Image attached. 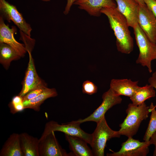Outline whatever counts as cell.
Returning a JSON list of instances; mask_svg holds the SVG:
<instances>
[{
	"label": "cell",
	"mask_w": 156,
	"mask_h": 156,
	"mask_svg": "<svg viewBox=\"0 0 156 156\" xmlns=\"http://www.w3.org/2000/svg\"><path fill=\"white\" fill-rule=\"evenodd\" d=\"M54 131H52L42 139L39 140L40 156H74L72 153H67L59 143Z\"/></svg>",
	"instance_id": "30bf717a"
},
{
	"label": "cell",
	"mask_w": 156,
	"mask_h": 156,
	"mask_svg": "<svg viewBox=\"0 0 156 156\" xmlns=\"http://www.w3.org/2000/svg\"><path fill=\"white\" fill-rule=\"evenodd\" d=\"M20 38L19 40L24 43L25 47L27 53H31L33 50L35 46L36 40L31 36H28L20 30Z\"/></svg>",
	"instance_id": "cb8c5ba5"
},
{
	"label": "cell",
	"mask_w": 156,
	"mask_h": 156,
	"mask_svg": "<svg viewBox=\"0 0 156 156\" xmlns=\"http://www.w3.org/2000/svg\"><path fill=\"white\" fill-rule=\"evenodd\" d=\"M66 140L68 142L70 148L74 155L76 156H94L88 143L82 139L77 136L65 134Z\"/></svg>",
	"instance_id": "ac0fdd59"
},
{
	"label": "cell",
	"mask_w": 156,
	"mask_h": 156,
	"mask_svg": "<svg viewBox=\"0 0 156 156\" xmlns=\"http://www.w3.org/2000/svg\"><path fill=\"white\" fill-rule=\"evenodd\" d=\"M149 141L141 142L132 137L121 144V147L117 152L107 153L108 156H146L149 152Z\"/></svg>",
	"instance_id": "ba28073f"
},
{
	"label": "cell",
	"mask_w": 156,
	"mask_h": 156,
	"mask_svg": "<svg viewBox=\"0 0 156 156\" xmlns=\"http://www.w3.org/2000/svg\"><path fill=\"white\" fill-rule=\"evenodd\" d=\"M80 123L76 120L60 124L53 120L47 122L45 125L44 131L39 139L40 140L52 131H60L65 134L79 137L91 145L92 140V134H89L83 131L80 127Z\"/></svg>",
	"instance_id": "5b68a950"
},
{
	"label": "cell",
	"mask_w": 156,
	"mask_h": 156,
	"mask_svg": "<svg viewBox=\"0 0 156 156\" xmlns=\"http://www.w3.org/2000/svg\"><path fill=\"white\" fill-rule=\"evenodd\" d=\"M22 97L19 95L14 96L8 105L10 112L12 114L22 111L24 107Z\"/></svg>",
	"instance_id": "603a6c76"
},
{
	"label": "cell",
	"mask_w": 156,
	"mask_h": 156,
	"mask_svg": "<svg viewBox=\"0 0 156 156\" xmlns=\"http://www.w3.org/2000/svg\"><path fill=\"white\" fill-rule=\"evenodd\" d=\"M138 81H133L130 79H113L110 82V88L117 95L130 97L139 86Z\"/></svg>",
	"instance_id": "9a60e30c"
},
{
	"label": "cell",
	"mask_w": 156,
	"mask_h": 156,
	"mask_svg": "<svg viewBox=\"0 0 156 156\" xmlns=\"http://www.w3.org/2000/svg\"><path fill=\"white\" fill-rule=\"evenodd\" d=\"M0 156H24L22 151L20 134L13 133L5 141L0 151Z\"/></svg>",
	"instance_id": "2e32d148"
},
{
	"label": "cell",
	"mask_w": 156,
	"mask_h": 156,
	"mask_svg": "<svg viewBox=\"0 0 156 156\" xmlns=\"http://www.w3.org/2000/svg\"><path fill=\"white\" fill-rule=\"evenodd\" d=\"M149 108L151 112L149 123L144 135L143 140L145 141H149L150 137L156 130V110L155 107L151 103Z\"/></svg>",
	"instance_id": "7402d4cb"
},
{
	"label": "cell",
	"mask_w": 156,
	"mask_h": 156,
	"mask_svg": "<svg viewBox=\"0 0 156 156\" xmlns=\"http://www.w3.org/2000/svg\"><path fill=\"white\" fill-rule=\"evenodd\" d=\"M101 12L108 18L110 27L116 38L118 51L123 53H130L133 49V41L125 17L118 10L117 7L103 8Z\"/></svg>",
	"instance_id": "6da1fadb"
},
{
	"label": "cell",
	"mask_w": 156,
	"mask_h": 156,
	"mask_svg": "<svg viewBox=\"0 0 156 156\" xmlns=\"http://www.w3.org/2000/svg\"><path fill=\"white\" fill-rule=\"evenodd\" d=\"M28 53L29 55V61L22 82V88L18 94L21 97L32 90L46 83L37 73L31 53Z\"/></svg>",
	"instance_id": "8fae6325"
},
{
	"label": "cell",
	"mask_w": 156,
	"mask_h": 156,
	"mask_svg": "<svg viewBox=\"0 0 156 156\" xmlns=\"http://www.w3.org/2000/svg\"><path fill=\"white\" fill-rule=\"evenodd\" d=\"M148 8L156 17V0H144Z\"/></svg>",
	"instance_id": "4316f807"
},
{
	"label": "cell",
	"mask_w": 156,
	"mask_h": 156,
	"mask_svg": "<svg viewBox=\"0 0 156 156\" xmlns=\"http://www.w3.org/2000/svg\"><path fill=\"white\" fill-rule=\"evenodd\" d=\"M148 81L149 84L156 90V71L149 78Z\"/></svg>",
	"instance_id": "f1b7e54d"
},
{
	"label": "cell",
	"mask_w": 156,
	"mask_h": 156,
	"mask_svg": "<svg viewBox=\"0 0 156 156\" xmlns=\"http://www.w3.org/2000/svg\"><path fill=\"white\" fill-rule=\"evenodd\" d=\"M103 101L101 105L88 117L76 120L81 124L88 121L97 123L104 117L106 112L113 106L120 104L122 100L120 96L116 94L110 88L103 93L102 96Z\"/></svg>",
	"instance_id": "52a82bcc"
},
{
	"label": "cell",
	"mask_w": 156,
	"mask_h": 156,
	"mask_svg": "<svg viewBox=\"0 0 156 156\" xmlns=\"http://www.w3.org/2000/svg\"><path fill=\"white\" fill-rule=\"evenodd\" d=\"M154 88L150 84L143 87L138 86L133 95L130 97L132 103L136 105H140L150 98L155 96Z\"/></svg>",
	"instance_id": "44dd1931"
},
{
	"label": "cell",
	"mask_w": 156,
	"mask_h": 156,
	"mask_svg": "<svg viewBox=\"0 0 156 156\" xmlns=\"http://www.w3.org/2000/svg\"><path fill=\"white\" fill-rule=\"evenodd\" d=\"M41 1H44V2H49L50 1V0H40Z\"/></svg>",
	"instance_id": "1f68e13d"
},
{
	"label": "cell",
	"mask_w": 156,
	"mask_h": 156,
	"mask_svg": "<svg viewBox=\"0 0 156 156\" xmlns=\"http://www.w3.org/2000/svg\"><path fill=\"white\" fill-rule=\"evenodd\" d=\"M21 145L24 156H40L39 139L26 132L20 134Z\"/></svg>",
	"instance_id": "e0dca14e"
},
{
	"label": "cell",
	"mask_w": 156,
	"mask_h": 156,
	"mask_svg": "<svg viewBox=\"0 0 156 156\" xmlns=\"http://www.w3.org/2000/svg\"><path fill=\"white\" fill-rule=\"evenodd\" d=\"M47 88V84L46 83L32 90L22 97L23 101L29 100L35 97Z\"/></svg>",
	"instance_id": "d4e9b609"
},
{
	"label": "cell",
	"mask_w": 156,
	"mask_h": 156,
	"mask_svg": "<svg viewBox=\"0 0 156 156\" xmlns=\"http://www.w3.org/2000/svg\"><path fill=\"white\" fill-rule=\"evenodd\" d=\"M0 16L8 22L12 21L20 30L31 36L32 30L30 25L27 23L22 14L15 5L5 0H0Z\"/></svg>",
	"instance_id": "8992f818"
},
{
	"label": "cell",
	"mask_w": 156,
	"mask_h": 156,
	"mask_svg": "<svg viewBox=\"0 0 156 156\" xmlns=\"http://www.w3.org/2000/svg\"><path fill=\"white\" fill-rule=\"evenodd\" d=\"M136 1L139 5H145L146 4L145 3L144 0H134Z\"/></svg>",
	"instance_id": "4dcf8cb0"
},
{
	"label": "cell",
	"mask_w": 156,
	"mask_h": 156,
	"mask_svg": "<svg viewBox=\"0 0 156 156\" xmlns=\"http://www.w3.org/2000/svg\"><path fill=\"white\" fill-rule=\"evenodd\" d=\"M79 0H67L64 14L65 15L67 14L69 12L72 5L74 3Z\"/></svg>",
	"instance_id": "83f0119b"
},
{
	"label": "cell",
	"mask_w": 156,
	"mask_h": 156,
	"mask_svg": "<svg viewBox=\"0 0 156 156\" xmlns=\"http://www.w3.org/2000/svg\"><path fill=\"white\" fill-rule=\"evenodd\" d=\"M21 57L10 46L4 43H0V63L6 70L8 69L12 61L18 60Z\"/></svg>",
	"instance_id": "ffe728a7"
},
{
	"label": "cell",
	"mask_w": 156,
	"mask_h": 156,
	"mask_svg": "<svg viewBox=\"0 0 156 156\" xmlns=\"http://www.w3.org/2000/svg\"><path fill=\"white\" fill-rule=\"evenodd\" d=\"M17 31L16 27L10 28L6 25L4 20L0 16V43H4L13 48L21 57H24L27 52L24 44L21 43L15 39L14 34Z\"/></svg>",
	"instance_id": "7c38bea8"
},
{
	"label": "cell",
	"mask_w": 156,
	"mask_h": 156,
	"mask_svg": "<svg viewBox=\"0 0 156 156\" xmlns=\"http://www.w3.org/2000/svg\"><path fill=\"white\" fill-rule=\"evenodd\" d=\"M80 9L85 11L91 16H99L103 8H115L116 4L113 0H79L75 2Z\"/></svg>",
	"instance_id": "4fadbf2b"
},
{
	"label": "cell",
	"mask_w": 156,
	"mask_h": 156,
	"mask_svg": "<svg viewBox=\"0 0 156 156\" xmlns=\"http://www.w3.org/2000/svg\"><path fill=\"white\" fill-rule=\"evenodd\" d=\"M118 10L126 18L129 27L133 28L138 24L139 5L134 0H114Z\"/></svg>",
	"instance_id": "5bb4252c"
},
{
	"label": "cell",
	"mask_w": 156,
	"mask_h": 156,
	"mask_svg": "<svg viewBox=\"0 0 156 156\" xmlns=\"http://www.w3.org/2000/svg\"><path fill=\"white\" fill-rule=\"evenodd\" d=\"M57 92L55 88H47L42 92L35 97L23 101L24 109H30L36 112L40 110V106L47 99L56 96Z\"/></svg>",
	"instance_id": "d6986e66"
},
{
	"label": "cell",
	"mask_w": 156,
	"mask_h": 156,
	"mask_svg": "<svg viewBox=\"0 0 156 156\" xmlns=\"http://www.w3.org/2000/svg\"><path fill=\"white\" fill-rule=\"evenodd\" d=\"M97 90V86L90 81L86 80L83 83L82 91L84 94L92 95L96 93Z\"/></svg>",
	"instance_id": "484cf974"
},
{
	"label": "cell",
	"mask_w": 156,
	"mask_h": 156,
	"mask_svg": "<svg viewBox=\"0 0 156 156\" xmlns=\"http://www.w3.org/2000/svg\"><path fill=\"white\" fill-rule=\"evenodd\" d=\"M133 28L139 50V54L136 62L146 67L148 72L151 73L152 71L151 62L156 60V44L149 39L138 24Z\"/></svg>",
	"instance_id": "3957f363"
},
{
	"label": "cell",
	"mask_w": 156,
	"mask_h": 156,
	"mask_svg": "<svg viewBox=\"0 0 156 156\" xmlns=\"http://www.w3.org/2000/svg\"><path fill=\"white\" fill-rule=\"evenodd\" d=\"M149 141L151 144H153L155 146L153 155L156 156V130L151 136Z\"/></svg>",
	"instance_id": "f546056e"
},
{
	"label": "cell",
	"mask_w": 156,
	"mask_h": 156,
	"mask_svg": "<svg viewBox=\"0 0 156 156\" xmlns=\"http://www.w3.org/2000/svg\"><path fill=\"white\" fill-rule=\"evenodd\" d=\"M92 140L91 146L94 156H104V150L107 141L121 135L118 131L112 130L108 125L105 116L97 123L96 127L92 133Z\"/></svg>",
	"instance_id": "277c9868"
},
{
	"label": "cell",
	"mask_w": 156,
	"mask_h": 156,
	"mask_svg": "<svg viewBox=\"0 0 156 156\" xmlns=\"http://www.w3.org/2000/svg\"><path fill=\"white\" fill-rule=\"evenodd\" d=\"M126 112L127 116L120 125L118 131L121 135L133 137L136 134L142 121L148 117L150 110L145 102L138 105L132 103L128 105Z\"/></svg>",
	"instance_id": "7a4b0ae2"
},
{
	"label": "cell",
	"mask_w": 156,
	"mask_h": 156,
	"mask_svg": "<svg viewBox=\"0 0 156 156\" xmlns=\"http://www.w3.org/2000/svg\"><path fill=\"white\" fill-rule=\"evenodd\" d=\"M138 24L149 39L156 44V17L146 5H139Z\"/></svg>",
	"instance_id": "9c48e42d"
}]
</instances>
